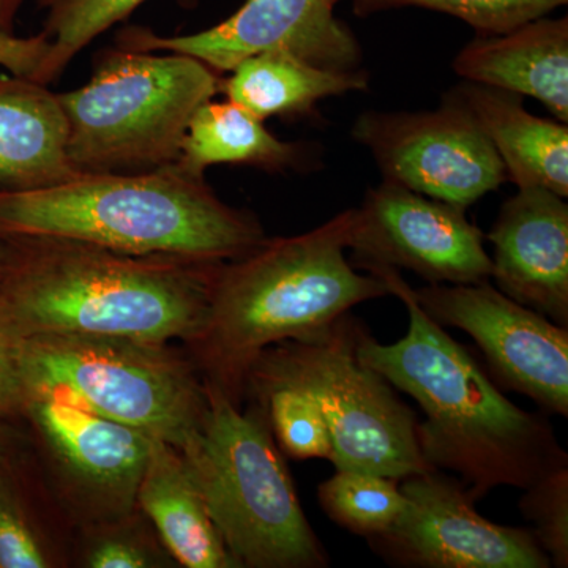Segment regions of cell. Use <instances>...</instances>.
I'll use <instances>...</instances> for the list:
<instances>
[{"label":"cell","mask_w":568,"mask_h":568,"mask_svg":"<svg viewBox=\"0 0 568 568\" xmlns=\"http://www.w3.org/2000/svg\"><path fill=\"white\" fill-rule=\"evenodd\" d=\"M149 519L136 508L114 521L88 526L81 566L89 568L175 567L159 534L152 536Z\"/></svg>","instance_id":"obj_24"},{"label":"cell","mask_w":568,"mask_h":568,"mask_svg":"<svg viewBox=\"0 0 568 568\" xmlns=\"http://www.w3.org/2000/svg\"><path fill=\"white\" fill-rule=\"evenodd\" d=\"M406 508L387 532L368 538L376 555L405 568H549L532 529L481 517L457 477L433 469L403 478Z\"/></svg>","instance_id":"obj_13"},{"label":"cell","mask_w":568,"mask_h":568,"mask_svg":"<svg viewBox=\"0 0 568 568\" xmlns=\"http://www.w3.org/2000/svg\"><path fill=\"white\" fill-rule=\"evenodd\" d=\"M28 395L54 392L182 450L209 409L207 387L175 343L39 335L18 343Z\"/></svg>","instance_id":"obj_8"},{"label":"cell","mask_w":568,"mask_h":568,"mask_svg":"<svg viewBox=\"0 0 568 568\" xmlns=\"http://www.w3.org/2000/svg\"><path fill=\"white\" fill-rule=\"evenodd\" d=\"M353 138L372 152L384 181L462 209L507 181L487 134L450 93L436 111L364 112Z\"/></svg>","instance_id":"obj_9"},{"label":"cell","mask_w":568,"mask_h":568,"mask_svg":"<svg viewBox=\"0 0 568 568\" xmlns=\"http://www.w3.org/2000/svg\"><path fill=\"white\" fill-rule=\"evenodd\" d=\"M230 73L220 92L261 121L308 115L321 100L368 89L364 70L323 69L282 51L252 55Z\"/></svg>","instance_id":"obj_20"},{"label":"cell","mask_w":568,"mask_h":568,"mask_svg":"<svg viewBox=\"0 0 568 568\" xmlns=\"http://www.w3.org/2000/svg\"><path fill=\"white\" fill-rule=\"evenodd\" d=\"M267 410L276 444L295 459L323 458L331 462L332 444L320 407L295 388L276 387L248 395Z\"/></svg>","instance_id":"obj_26"},{"label":"cell","mask_w":568,"mask_h":568,"mask_svg":"<svg viewBox=\"0 0 568 568\" xmlns=\"http://www.w3.org/2000/svg\"><path fill=\"white\" fill-rule=\"evenodd\" d=\"M317 500L335 525L366 540L387 532L406 508L399 480L364 470L335 469Z\"/></svg>","instance_id":"obj_22"},{"label":"cell","mask_w":568,"mask_h":568,"mask_svg":"<svg viewBox=\"0 0 568 568\" xmlns=\"http://www.w3.org/2000/svg\"><path fill=\"white\" fill-rule=\"evenodd\" d=\"M351 224L353 209L308 233L265 237L222 264L204 323L183 345L207 386L242 406L250 366L264 349L310 338L355 305L392 295L347 260Z\"/></svg>","instance_id":"obj_3"},{"label":"cell","mask_w":568,"mask_h":568,"mask_svg":"<svg viewBox=\"0 0 568 568\" xmlns=\"http://www.w3.org/2000/svg\"><path fill=\"white\" fill-rule=\"evenodd\" d=\"M136 506L178 566L241 568L213 525L181 452L163 440L153 443L138 487Z\"/></svg>","instance_id":"obj_19"},{"label":"cell","mask_w":568,"mask_h":568,"mask_svg":"<svg viewBox=\"0 0 568 568\" xmlns=\"http://www.w3.org/2000/svg\"><path fill=\"white\" fill-rule=\"evenodd\" d=\"M349 263L368 272H414L428 284H477L491 280L485 234L466 209L383 181L353 209Z\"/></svg>","instance_id":"obj_12"},{"label":"cell","mask_w":568,"mask_h":568,"mask_svg":"<svg viewBox=\"0 0 568 568\" xmlns=\"http://www.w3.org/2000/svg\"><path fill=\"white\" fill-rule=\"evenodd\" d=\"M342 0H245L230 18L205 31L164 37L141 26L115 33L126 51L189 55L216 73H230L252 55L282 51L332 70L361 69L362 48L335 14Z\"/></svg>","instance_id":"obj_14"},{"label":"cell","mask_w":568,"mask_h":568,"mask_svg":"<svg viewBox=\"0 0 568 568\" xmlns=\"http://www.w3.org/2000/svg\"><path fill=\"white\" fill-rule=\"evenodd\" d=\"M18 343L0 324V418L20 416L28 402V388L18 362Z\"/></svg>","instance_id":"obj_29"},{"label":"cell","mask_w":568,"mask_h":568,"mask_svg":"<svg viewBox=\"0 0 568 568\" xmlns=\"http://www.w3.org/2000/svg\"><path fill=\"white\" fill-rule=\"evenodd\" d=\"M144 2L148 0H37L47 11L43 32L51 47L33 81L44 85L58 81L82 50Z\"/></svg>","instance_id":"obj_23"},{"label":"cell","mask_w":568,"mask_h":568,"mask_svg":"<svg viewBox=\"0 0 568 568\" xmlns=\"http://www.w3.org/2000/svg\"><path fill=\"white\" fill-rule=\"evenodd\" d=\"M549 190L518 189L487 237L491 278L518 304L568 327V205Z\"/></svg>","instance_id":"obj_15"},{"label":"cell","mask_w":568,"mask_h":568,"mask_svg":"<svg viewBox=\"0 0 568 568\" xmlns=\"http://www.w3.org/2000/svg\"><path fill=\"white\" fill-rule=\"evenodd\" d=\"M366 274L387 284L405 305L406 335L383 345L362 327L357 355L424 413L417 424L422 457L433 469L458 474L474 500L493 489L529 488L538 478L568 467L547 417L511 403L465 346L426 315L414 287L392 267Z\"/></svg>","instance_id":"obj_1"},{"label":"cell","mask_w":568,"mask_h":568,"mask_svg":"<svg viewBox=\"0 0 568 568\" xmlns=\"http://www.w3.org/2000/svg\"><path fill=\"white\" fill-rule=\"evenodd\" d=\"M216 92V71L189 55L102 52L89 82L58 93L71 166L132 174L174 164L194 111Z\"/></svg>","instance_id":"obj_6"},{"label":"cell","mask_w":568,"mask_h":568,"mask_svg":"<svg viewBox=\"0 0 568 568\" xmlns=\"http://www.w3.org/2000/svg\"><path fill=\"white\" fill-rule=\"evenodd\" d=\"M67 155L58 93L20 77H0V193L31 192L78 175Z\"/></svg>","instance_id":"obj_18"},{"label":"cell","mask_w":568,"mask_h":568,"mask_svg":"<svg viewBox=\"0 0 568 568\" xmlns=\"http://www.w3.org/2000/svg\"><path fill=\"white\" fill-rule=\"evenodd\" d=\"M50 47V37L43 31L32 37L0 33V67L13 77L33 81Z\"/></svg>","instance_id":"obj_30"},{"label":"cell","mask_w":568,"mask_h":568,"mask_svg":"<svg viewBox=\"0 0 568 568\" xmlns=\"http://www.w3.org/2000/svg\"><path fill=\"white\" fill-rule=\"evenodd\" d=\"M426 315L466 332L500 386L568 416V327L518 304L489 282L414 290Z\"/></svg>","instance_id":"obj_11"},{"label":"cell","mask_w":568,"mask_h":568,"mask_svg":"<svg viewBox=\"0 0 568 568\" xmlns=\"http://www.w3.org/2000/svg\"><path fill=\"white\" fill-rule=\"evenodd\" d=\"M200 432L181 452L224 545L241 568H325L324 545L260 403L235 406L207 386Z\"/></svg>","instance_id":"obj_5"},{"label":"cell","mask_w":568,"mask_h":568,"mask_svg":"<svg viewBox=\"0 0 568 568\" xmlns=\"http://www.w3.org/2000/svg\"><path fill=\"white\" fill-rule=\"evenodd\" d=\"M0 237H52L112 252L227 263L267 235L244 209L216 196L205 178L178 164L145 173L78 174L69 181L0 193Z\"/></svg>","instance_id":"obj_4"},{"label":"cell","mask_w":568,"mask_h":568,"mask_svg":"<svg viewBox=\"0 0 568 568\" xmlns=\"http://www.w3.org/2000/svg\"><path fill=\"white\" fill-rule=\"evenodd\" d=\"M362 327L349 312L310 338L267 347L250 366L244 399L276 387L310 396L327 426L335 469L396 480L429 473L418 447L417 414L358 358Z\"/></svg>","instance_id":"obj_7"},{"label":"cell","mask_w":568,"mask_h":568,"mask_svg":"<svg viewBox=\"0 0 568 568\" xmlns=\"http://www.w3.org/2000/svg\"><path fill=\"white\" fill-rule=\"evenodd\" d=\"M470 112L518 189L549 190L568 196L567 123L541 119L523 106L517 93L465 81L448 92Z\"/></svg>","instance_id":"obj_17"},{"label":"cell","mask_w":568,"mask_h":568,"mask_svg":"<svg viewBox=\"0 0 568 568\" xmlns=\"http://www.w3.org/2000/svg\"><path fill=\"white\" fill-rule=\"evenodd\" d=\"M22 416L39 436L63 504L85 528L136 510L155 437L54 392H31Z\"/></svg>","instance_id":"obj_10"},{"label":"cell","mask_w":568,"mask_h":568,"mask_svg":"<svg viewBox=\"0 0 568 568\" xmlns=\"http://www.w3.org/2000/svg\"><path fill=\"white\" fill-rule=\"evenodd\" d=\"M24 0H0V33L11 36Z\"/></svg>","instance_id":"obj_31"},{"label":"cell","mask_w":568,"mask_h":568,"mask_svg":"<svg viewBox=\"0 0 568 568\" xmlns=\"http://www.w3.org/2000/svg\"><path fill=\"white\" fill-rule=\"evenodd\" d=\"M6 241L0 324L18 339L89 335L185 345L204 323L223 264L69 239Z\"/></svg>","instance_id":"obj_2"},{"label":"cell","mask_w":568,"mask_h":568,"mask_svg":"<svg viewBox=\"0 0 568 568\" xmlns=\"http://www.w3.org/2000/svg\"><path fill=\"white\" fill-rule=\"evenodd\" d=\"M10 246L6 239L0 237V282H2L3 274L7 271V264H9Z\"/></svg>","instance_id":"obj_32"},{"label":"cell","mask_w":568,"mask_h":568,"mask_svg":"<svg viewBox=\"0 0 568 568\" xmlns=\"http://www.w3.org/2000/svg\"><path fill=\"white\" fill-rule=\"evenodd\" d=\"M58 567L13 480L0 470V568Z\"/></svg>","instance_id":"obj_28"},{"label":"cell","mask_w":568,"mask_h":568,"mask_svg":"<svg viewBox=\"0 0 568 568\" xmlns=\"http://www.w3.org/2000/svg\"><path fill=\"white\" fill-rule=\"evenodd\" d=\"M308 160L304 145L278 140L264 121L241 104L205 102L194 111L183 136L178 166L205 178L213 164H248L267 171L297 170Z\"/></svg>","instance_id":"obj_21"},{"label":"cell","mask_w":568,"mask_h":568,"mask_svg":"<svg viewBox=\"0 0 568 568\" xmlns=\"http://www.w3.org/2000/svg\"><path fill=\"white\" fill-rule=\"evenodd\" d=\"M568 0H354L357 14L396 7H422L452 14L476 29L480 36H499L526 22L548 17Z\"/></svg>","instance_id":"obj_25"},{"label":"cell","mask_w":568,"mask_h":568,"mask_svg":"<svg viewBox=\"0 0 568 568\" xmlns=\"http://www.w3.org/2000/svg\"><path fill=\"white\" fill-rule=\"evenodd\" d=\"M465 81L532 97L568 122V18L544 17L499 36H481L458 52Z\"/></svg>","instance_id":"obj_16"},{"label":"cell","mask_w":568,"mask_h":568,"mask_svg":"<svg viewBox=\"0 0 568 568\" xmlns=\"http://www.w3.org/2000/svg\"><path fill=\"white\" fill-rule=\"evenodd\" d=\"M523 517L534 525L552 567H568V467L538 478L519 500Z\"/></svg>","instance_id":"obj_27"}]
</instances>
